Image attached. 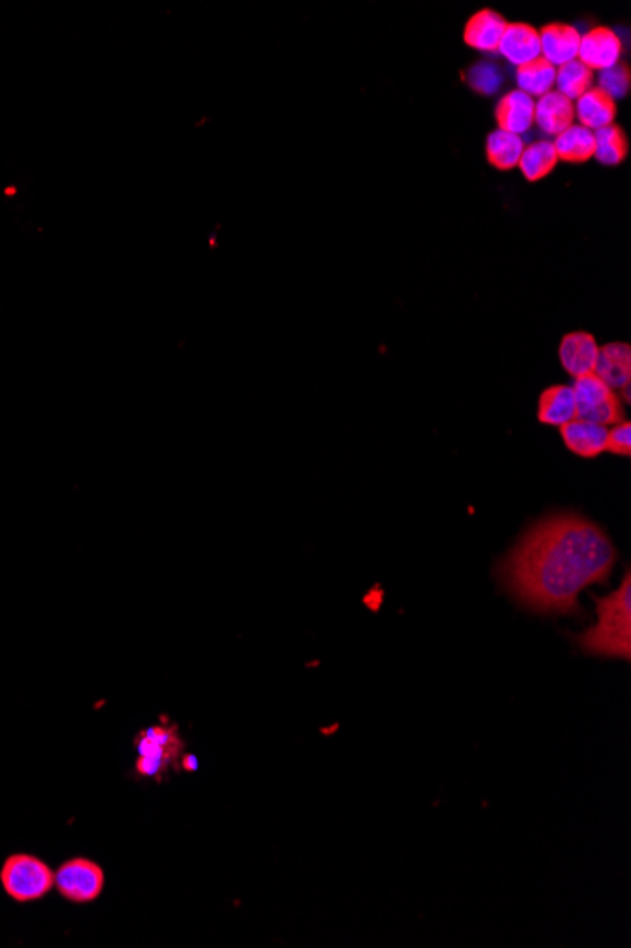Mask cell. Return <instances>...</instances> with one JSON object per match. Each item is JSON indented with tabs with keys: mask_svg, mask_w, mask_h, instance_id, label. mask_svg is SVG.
<instances>
[{
	"mask_svg": "<svg viewBox=\"0 0 631 948\" xmlns=\"http://www.w3.org/2000/svg\"><path fill=\"white\" fill-rule=\"evenodd\" d=\"M574 123L573 103L550 92L535 100V125L548 136H558Z\"/></svg>",
	"mask_w": 631,
	"mask_h": 948,
	"instance_id": "obj_16",
	"label": "cell"
},
{
	"mask_svg": "<svg viewBox=\"0 0 631 948\" xmlns=\"http://www.w3.org/2000/svg\"><path fill=\"white\" fill-rule=\"evenodd\" d=\"M105 883L107 878L99 863L92 862L87 857H72L63 865H59L53 878V888L69 903L86 905L100 898V893L105 890Z\"/></svg>",
	"mask_w": 631,
	"mask_h": 948,
	"instance_id": "obj_6",
	"label": "cell"
},
{
	"mask_svg": "<svg viewBox=\"0 0 631 948\" xmlns=\"http://www.w3.org/2000/svg\"><path fill=\"white\" fill-rule=\"evenodd\" d=\"M197 767H199V765H197V759H195V757L182 756V769L195 770Z\"/></svg>",
	"mask_w": 631,
	"mask_h": 948,
	"instance_id": "obj_27",
	"label": "cell"
},
{
	"mask_svg": "<svg viewBox=\"0 0 631 948\" xmlns=\"http://www.w3.org/2000/svg\"><path fill=\"white\" fill-rule=\"evenodd\" d=\"M630 87L631 72L628 64H615L607 71L599 72V76H597V89L605 93L615 103L618 99H624L626 95L630 93Z\"/></svg>",
	"mask_w": 631,
	"mask_h": 948,
	"instance_id": "obj_24",
	"label": "cell"
},
{
	"mask_svg": "<svg viewBox=\"0 0 631 948\" xmlns=\"http://www.w3.org/2000/svg\"><path fill=\"white\" fill-rule=\"evenodd\" d=\"M553 144L556 156L566 164H584L594 157V133L579 123L554 136Z\"/></svg>",
	"mask_w": 631,
	"mask_h": 948,
	"instance_id": "obj_18",
	"label": "cell"
},
{
	"mask_svg": "<svg viewBox=\"0 0 631 948\" xmlns=\"http://www.w3.org/2000/svg\"><path fill=\"white\" fill-rule=\"evenodd\" d=\"M518 92L530 95L532 99H541L546 93L554 92L556 69L546 63L545 59H535L532 63L517 69Z\"/></svg>",
	"mask_w": 631,
	"mask_h": 948,
	"instance_id": "obj_21",
	"label": "cell"
},
{
	"mask_svg": "<svg viewBox=\"0 0 631 948\" xmlns=\"http://www.w3.org/2000/svg\"><path fill=\"white\" fill-rule=\"evenodd\" d=\"M497 51L507 63L517 69L532 63L541 58L539 31L533 29L527 23H507Z\"/></svg>",
	"mask_w": 631,
	"mask_h": 948,
	"instance_id": "obj_9",
	"label": "cell"
},
{
	"mask_svg": "<svg viewBox=\"0 0 631 948\" xmlns=\"http://www.w3.org/2000/svg\"><path fill=\"white\" fill-rule=\"evenodd\" d=\"M573 110L579 125L590 129L592 133L609 128L617 118V103L599 92L597 87H592L590 92L574 100Z\"/></svg>",
	"mask_w": 631,
	"mask_h": 948,
	"instance_id": "obj_15",
	"label": "cell"
},
{
	"mask_svg": "<svg viewBox=\"0 0 631 948\" xmlns=\"http://www.w3.org/2000/svg\"><path fill=\"white\" fill-rule=\"evenodd\" d=\"M525 144L522 136L507 133L503 129H496L486 139V157L489 164L499 171H512L518 167Z\"/></svg>",
	"mask_w": 631,
	"mask_h": 948,
	"instance_id": "obj_19",
	"label": "cell"
},
{
	"mask_svg": "<svg viewBox=\"0 0 631 948\" xmlns=\"http://www.w3.org/2000/svg\"><path fill=\"white\" fill-rule=\"evenodd\" d=\"M573 394L577 419L596 422L602 427L618 424L624 419V409L617 391L605 385L596 373L574 379Z\"/></svg>",
	"mask_w": 631,
	"mask_h": 948,
	"instance_id": "obj_5",
	"label": "cell"
},
{
	"mask_svg": "<svg viewBox=\"0 0 631 948\" xmlns=\"http://www.w3.org/2000/svg\"><path fill=\"white\" fill-rule=\"evenodd\" d=\"M628 156V136L624 129L618 125L599 129L594 133V157L602 165L615 167L624 161Z\"/></svg>",
	"mask_w": 631,
	"mask_h": 948,
	"instance_id": "obj_23",
	"label": "cell"
},
{
	"mask_svg": "<svg viewBox=\"0 0 631 948\" xmlns=\"http://www.w3.org/2000/svg\"><path fill=\"white\" fill-rule=\"evenodd\" d=\"M468 82L481 95H496L499 87L503 86V74L497 64L483 61L469 71Z\"/></svg>",
	"mask_w": 631,
	"mask_h": 948,
	"instance_id": "obj_25",
	"label": "cell"
},
{
	"mask_svg": "<svg viewBox=\"0 0 631 948\" xmlns=\"http://www.w3.org/2000/svg\"><path fill=\"white\" fill-rule=\"evenodd\" d=\"M594 373L612 391H626L631 383V347L628 343H607L597 350Z\"/></svg>",
	"mask_w": 631,
	"mask_h": 948,
	"instance_id": "obj_11",
	"label": "cell"
},
{
	"mask_svg": "<svg viewBox=\"0 0 631 948\" xmlns=\"http://www.w3.org/2000/svg\"><path fill=\"white\" fill-rule=\"evenodd\" d=\"M597 623L582 635L577 644L590 656L626 659L631 657V574L626 571L624 579L617 591L596 599Z\"/></svg>",
	"mask_w": 631,
	"mask_h": 948,
	"instance_id": "obj_2",
	"label": "cell"
},
{
	"mask_svg": "<svg viewBox=\"0 0 631 948\" xmlns=\"http://www.w3.org/2000/svg\"><path fill=\"white\" fill-rule=\"evenodd\" d=\"M541 59L560 69L579 56L581 33L568 23H550L539 31Z\"/></svg>",
	"mask_w": 631,
	"mask_h": 948,
	"instance_id": "obj_8",
	"label": "cell"
},
{
	"mask_svg": "<svg viewBox=\"0 0 631 948\" xmlns=\"http://www.w3.org/2000/svg\"><path fill=\"white\" fill-rule=\"evenodd\" d=\"M597 350L599 347H597L596 337L592 334L571 332L568 336L561 337L558 357H560L563 370L568 371L571 377L577 379L594 373Z\"/></svg>",
	"mask_w": 631,
	"mask_h": 948,
	"instance_id": "obj_12",
	"label": "cell"
},
{
	"mask_svg": "<svg viewBox=\"0 0 631 948\" xmlns=\"http://www.w3.org/2000/svg\"><path fill=\"white\" fill-rule=\"evenodd\" d=\"M537 419L546 427H556V429H561L563 424L577 419L573 386L553 385L543 391Z\"/></svg>",
	"mask_w": 631,
	"mask_h": 948,
	"instance_id": "obj_17",
	"label": "cell"
},
{
	"mask_svg": "<svg viewBox=\"0 0 631 948\" xmlns=\"http://www.w3.org/2000/svg\"><path fill=\"white\" fill-rule=\"evenodd\" d=\"M560 434L563 445L577 457L592 460V458L602 457L603 453L607 451L609 429L596 424V422L573 419L561 427Z\"/></svg>",
	"mask_w": 631,
	"mask_h": 948,
	"instance_id": "obj_10",
	"label": "cell"
},
{
	"mask_svg": "<svg viewBox=\"0 0 631 948\" xmlns=\"http://www.w3.org/2000/svg\"><path fill=\"white\" fill-rule=\"evenodd\" d=\"M184 741L177 725L159 723L138 731L135 736V775L163 782L171 770L182 769Z\"/></svg>",
	"mask_w": 631,
	"mask_h": 948,
	"instance_id": "obj_3",
	"label": "cell"
},
{
	"mask_svg": "<svg viewBox=\"0 0 631 948\" xmlns=\"http://www.w3.org/2000/svg\"><path fill=\"white\" fill-rule=\"evenodd\" d=\"M505 29H507V22L503 15L486 8L469 20L463 31V40L473 50L494 53L499 48Z\"/></svg>",
	"mask_w": 631,
	"mask_h": 948,
	"instance_id": "obj_14",
	"label": "cell"
},
{
	"mask_svg": "<svg viewBox=\"0 0 631 948\" xmlns=\"http://www.w3.org/2000/svg\"><path fill=\"white\" fill-rule=\"evenodd\" d=\"M496 122L507 133L525 135L535 125V99L518 89L507 93L497 103Z\"/></svg>",
	"mask_w": 631,
	"mask_h": 948,
	"instance_id": "obj_13",
	"label": "cell"
},
{
	"mask_svg": "<svg viewBox=\"0 0 631 948\" xmlns=\"http://www.w3.org/2000/svg\"><path fill=\"white\" fill-rule=\"evenodd\" d=\"M607 451L618 457L631 455V424L628 421L618 422L607 434Z\"/></svg>",
	"mask_w": 631,
	"mask_h": 948,
	"instance_id": "obj_26",
	"label": "cell"
},
{
	"mask_svg": "<svg viewBox=\"0 0 631 948\" xmlns=\"http://www.w3.org/2000/svg\"><path fill=\"white\" fill-rule=\"evenodd\" d=\"M615 563L617 550L602 527L581 515L556 514L522 536L499 578L533 612L577 613L579 595L607 581Z\"/></svg>",
	"mask_w": 631,
	"mask_h": 948,
	"instance_id": "obj_1",
	"label": "cell"
},
{
	"mask_svg": "<svg viewBox=\"0 0 631 948\" xmlns=\"http://www.w3.org/2000/svg\"><path fill=\"white\" fill-rule=\"evenodd\" d=\"M558 161L560 159L556 156L553 141H535V143L525 146L522 157L518 161V169L522 171L525 180L537 182V180L548 177Z\"/></svg>",
	"mask_w": 631,
	"mask_h": 948,
	"instance_id": "obj_20",
	"label": "cell"
},
{
	"mask_svg": "<svg viewBox=\"0 0 631 948\" xmlns=\"http://www.w3.org/2000/svg\"><path fill=\"white\" fill-rule=\"evenodd\" d=\"M594 72L590 71L588 67L574 59L571 63L563 64L560 69H556V92L560 93L561 97L574 100L582 97L584 93L590 92L594 87Z\"/></svg>",
	"mask_w": 631,
	"mask_h": 948,
	"instance_id": "obj_22",
	"label": "cell"
},
{
	"mask_svg": "<svg viewBox=\"0 0 631 948\" xmlns=\"http://www.w3.org/2000/svg\"><path fill=\"white\" fill-rule=\"evenodd\" d=\"M577 59L590 71H607L622 59V40L609 27H596L581 35Z\"/></svg>",
	"mask_w": 631,
	"mask_h": 948,
	"instance_id": "obj_7",
	"label": "cell"
},
{
	"mask_svg": "<svg viewBox=\"0 0 631 948\" xmlns=\"http://www.w3.org/2000/svg\"><path fill=\"white\" fill-rule=\"evenodd\" d=\"M56 871L33 854H12L2 863L0 885L8 898L15 903L40 901L53 888Z\"/></svg>",
	"mask_w": 631,
	"mask_h": 948,
	"instance_id": "obj_4",
	"label": "cell"
}]
</instances>
